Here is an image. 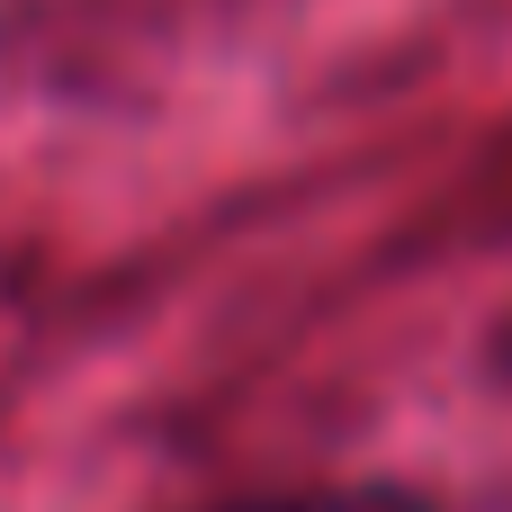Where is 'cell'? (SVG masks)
Returning <instances> with one entry per match:
<instances>
[{
	"label": "cell",
	"mask_w": 512,
	"mask_h": 512,
	"mask_svg": "<svg viewBox=\"0 0 512 512\" xmlns=\"http://www.w3.org/2000/svg\"><path fill=\"white\" fill-rule=\"evenodd\" d=\"M198 512H450L441 495L405 486V477H333V486H270V495H225Z\"/></svg>",
	"instance_id": "obj_1"
}]
</instances>
